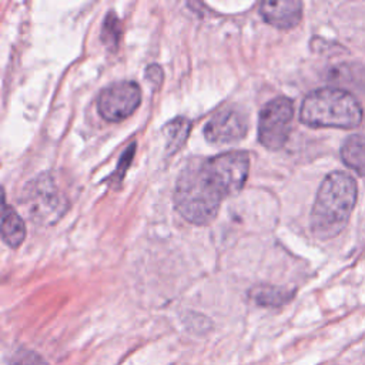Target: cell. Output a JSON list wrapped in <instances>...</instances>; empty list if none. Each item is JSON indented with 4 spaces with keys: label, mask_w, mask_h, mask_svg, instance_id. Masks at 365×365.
I'll return each instance as SVG.
<instances>
[{
    "label": "cell",
    "mask_w": 365,
    "mask_h": 365,
    "mask_svg": "<svg viewBox=\"0 0 365 365\" xmlns=\"http://www.w3.org/2000/svg\"><path fill=\"white\" fill-rule=\"evenodd\" d=\"M228 192L210 160H192L180 173L174 190L177 211L190 222H211Z\"/></svg>",
    "instance_id": "6da1fadb"
},
{
    "label": "cell",
    "mask_w": 365,
    "mask_h": 365,
    "mask_svg": "<svg viewBox=\"0 0 365 365\" xmlns=\"http://www.w3.org/2000/svg\"><path fill=\"white\" fill-rule=\"evenodd\" d=\"M356 202V182L342 171L328 174L321 182L311 211V231L318 240L341 234Z\"/></svg>",
    "instance_id": "7a4b0ae2"
},
{
    "label": "cell",
    "mask_w": 365,
    "mask_h": 365,
    "mask_svg": "<svg viewBox=\"0 0 365 365\" xmlns=\"http://www.w3.org/2000/svg\"><path fill=\"white\" fill-rule=\"evenodd\" d=\"M299 118L309 127L354 128L362 121V108L349 91L325 87L304 98Z\"/></svg>",
    "instance_id": "3957f363"
},
{
    "label": "cell",
    "mask_w": 365,
    "mask_h": 365,
    "mask_svg": "<svg viewBox=\"0 0 365 365\" xmlns=\"http://www.w3.org/2000/svg\"><path fill=\"white\" fill-rule=\"evenodd\" d=\"M20 204L37 225L56 224L68 210V200L50 174H40L23 188Z\"/></svg>",
    "instance_id": "277c9868"
},
{
    "label": "cell",
    "mask_w": 365,
    "mask_h": 365,
    "mask_svg": "<svg viewBox=\"0 0 365 365\" xmlns=\"http://www.w3.org/2000/svg\"><path fill=\"white\" fill-rule=\"evenodd\" d=\"M294 117V104L288 97L268 101L259 111L258 138L268 150H279L288 140Z\"/></svg>",
    "instance_id": "5b68a950"
},
{
    "label": "cell",
    "mask_w": 365,
    "mask_h": 365,
    "mask_svg": "<svg viewBox=\"0 0 365 365\" xmlns=\"http://www.w3.org/2000/svg\"><path fill=\"white\" fill-rule=\"evenodd\" d=\"M141 101V90L135 81H118L101 90L97 108L101 117L111 123L130 117Z\"/></svg>",
    "instance_id": "8992f818"
},
{
    "label": "cell",
    "mask_w": 365,
    "mask_h": 365,
    "mask_svg": "<svg viewBox=\"0 0 365 365\" xmlns=\"http://www.w3.org/2000/svg\"><path fill=\"white\" fill-rule=\"evenodd\" d=\"M248 121L244 113L225 108L212 115L204 127L205 138L212 144H231L245 137Z\"/></svg>",
    "instance_id": "52a82bcc"
},
{
    "label": "cell",
    "mask_w": 365,
    "mask_h": 365,
    "mask_svg": "<svg viewBox=\"0 0 365 365\" xmlns=\"http://www.w3.org/2000/svg\"><path fill=\"white\" fill-rule=\"evenodd\" d=\"M228 195L237 194L245 184L250 171V155L245 151H228L208 158Z\"/></svg>",
    "instance_id": "ba28073f"
},
{
    "label": "cell",
    "mask_w": 365,
    "mask_h": 365,
    "mask_svg": "<svg viewBox=\"0 0 365 365\" xmlns=\"http://www.w3.org/2000/svg\"><path fill=\"white\" fill-rule=\"evenodd\" d=\"M259 13L268 24L288 30L299 23L302 17V3L295 0L264 1L259 6Z\"/></svg>",
    "instance_id": "9c48e42d"
},
{
    "label": "cell",
    "mask_w": 365,
    "mask_h": 365,
    "mask_svg": "<svg viewBox=\"0 0 365 365\" xmlns=\"http://www.w3.org/2000/svg\"><path fill=\"white\" fill-rule=\"evenodd\" d=\"M1 238L11 248H17L26 238V225L23 218L11 205H7L6 202L3 205Z\"/></svg>",
    "instance_id": "30bf717a"
},
{
    "label": "cell",
    "mask_w": 365,
    "mask_h": 365,
    "mask_svg": "<svg viewBox=\"0 0 365 365\" xmlns=\"http://www.w3.org/2000/svg\"><path fill=\"white\" fill-rule=\"evenodd\" d=\"M341 157L349 168L365 177V135L348 137L341 147Z\"/></svg>",
    "instance_id": "8fae6325"
},
{
    "label": "cell",
    "mask_w": 365,
    "mask_h": 365,
    "mask_svg": "<svg viewBox=\"0 0 365 365\" xmlns=\"http://www.w3.org/2000/svg\"><path fill=\"white\" fill-rule=\"evenodd\" d=\"M294 292L274 285H259L250 292L251 299L261 307H279L292 298Z\"/></svg>",
    "instance_id": "7c38bea8"
},
{
    "label": "cell",
    "mask_w": 365,
    "mask_h": 365,
    "mask_svg": "<svg viewBox=\"0 0 365 365\" xmlns=\"http://www.w3.org/2000/svg\"><path fill=\"white\" fill-rule=\"evenodd\" d=\"M190 127H191V123L184 117H177L165 125L164 128L165 141H167L165 148L168 153L174 154L177 150H180V147L185 143L188 137Z\"/></svg>",
    "instance_id": "4fadbf2b"
},
{
    "label": "cell",
    "mask_w": 365,
    "mask_h": 365,
    "mask_svg": "<svg viewBox=\"0 0 365 365\" xmlns=\"http://www.w3.org/2000/svg\"><path fill=\"white\" fill-rule=\"evenodd\" d=\"M123 34V26L118 16L110 10L101 26V41L110 51H117L120 38Z\"/></svg>",
    "instance_id": "5bb4252c"
},
{
    "label": "cell",
    "mask_w": 365,
    "mask_h": 365,
    "mask_svg": "<svg viewBox=\"0 0 365 365\" xmlns=\"http://www.w3.org/2000/svg\"><path fill=\"white\" fill-rule=\"evenodd\" d=\"M16 365H47V364L33 352H21V355L17 358Z\"/></svg>",
    "instance_id": "9a60e30c"
},
{
    "label": "cell",
    "mask_w": 365,
    "mask_h": 365,
    "mask_svg": "<svg viewBox=\"0 0 365 365\" xmlns=\"http://www.w3.org/2000/svg\"><path fill=\"white\" fill-rule=\"evenodd\" d=\"M145 76L155 86V84H160L161 83V78H163V71H161V67L157 66V64H151L147 67V71H145Z\"/></svg>",
    "instance_id": "2e32d148"
}]
</instances>
